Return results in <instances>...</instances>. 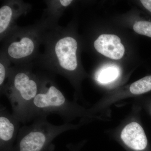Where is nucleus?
Wrapping results in <instances>:
<instances>
[{"instance_id":"obj_1","label":"nucleus","mask_w":151,"mask_h":151,"mask_svg":"<svg viewBox=\"0 0 151 151\" xmlns=\"http://www.w3.org/2000/svg\"><path fill=\"white\" fill-rule=\"evenodd\" d=\"M25 68L10 70L7 80L1 92L7 97L12 114L21 123L26 124V115L30 105L37 95L44 80Z\"/></svg>"},{"instance_id":"obj_2","label":"nucleus","mask_w":151,"mask_h":151,"mask_svg":"<svg viewBox=\"0 0 151 151\" xmlns=\"http://www.w3.org/2000/svg\"><path fill=\"white\" fill-rule=\"evenodd\" d=\"M53 114L59 115L64 123H68L76 115V107L66 99L52 79L45 77L40 90L28 109L26 123Z\"/></svg>"},{"instance_id":"obj_3","label":"nucleus","mask_w":151,"mask_h":151,"mask_svg":"<svg viewBox=\"0 0 151 151\" xmlns=\"http://www.w3.org/2000/svg\"><path fill=\"white\" fill-rule=\"evenodd\" d=\"M73 127L68 123L54 125L48 122L47 117H37L30 125L20 127L12 151H52L54 139Z\"/></svg>"},{"instance_id":"obj_4","label":"nucleus","mask_w":151,"mask_h":151,"mask_svg":"<svg viewBox=\"0 0 151 151\" xmlns=\"http://www.w3.org/2000/svg\"><path fill=\"white\" fill-rule=\"evenodd\" d=\"M55 35L47 52L51 63L55 65L51 70L70 78V73L78 66V43L74 38L65 32L58 33Z\"/></svg>"},{"instance_id":"obj_5","label":"nucleus","mask_w":151,"mask_h":151,"mask_svg":"<svg viewBox=\"0 0 151 151\" xmlns=\"http://www.w3.org/2000/svg\"><path fill=\"white\" fill-rule=\"evenodd\" d=\"M34 32H26L14 36L5 48L6 55L11 60L22 61L29 59L35 54L39 36Z\"/></svg>"},{"instance_id":"obj_6","label":"nucleus","mask_w":151,"mask_h":151,"mask_svg":"<svg viewBox=\"0 0 151 151\" xmlns=\"http://www.w3.org/2000/svg\"><path fill=\"white\" fill-rule=\"evenodd\" d=\"M20 122L3 105L0 107L1 151H12L20 129Z\"/></svg>"},{"instance_id":"obj_7","label":"nucleus","mask_w":151,"mask_h":151,"mask_svg":"<svg viewBox=\"0 0 151 151\" xmlns=\"http://www.w3.org/2000/svg\"><path fill=\"white\" fill-rule=\"evenodd\" d=\"M94 46L99 53L111 59L119 60L124 56L125 48L119 37L103 34L94 41Z\"/></svg>"},{"instance_id":"obj_8","label":"nucleus","mask_w":151,"mask_h":151,"mask_svg":"<svg viewBox=\"0 0 151 151\" xmlns=\"http://www.w3.org/2000/svg\"><path fill=\"white\" fill-rule=\"evenodd\" d=\"M121 137L127 145L135 150H142L147 145V139L144 129L136 122H132L124 127Z\"/></svg>"},{"instance_id":"obj_9","label":"nucleus","mask_w":151,"mask_h":151,"mask_svg":"<svg viewBox=\"0 0 151 151\" xmlns=\"http://www.w3.org/2000/svg\"><path fill=\"white\" fill-rule=\"evenodd\" d=\"M18 15L13 4H5L0 8V34L1 36L5 35L10 28L15 18Z\"/></svg>"},{"instance_id":"obj_10","label":"nucleus","mask_w":151,"mask_h":151,"mask_svg":"<svg viewBox=\"0 0 151 151\" xmlns=\"http://www.w3.org/2000/svg\"><path fill=\"white\" fill-rule=\"evenodd\" d=\"M120 74L119 66L113 64L104 65L97 70L95 78L101 84H107L116 80Z\"/></svg>"},{"instance_id":"obj_11","label":"nucleus","mask_w":151,"mask_h":151,"mask_svg":"<svg viewBox=\"0 0 151 151\" xmlns=\"http://www.w3.org/2000/svg\"><path fill=\"white\" fill-rule=\"evenodd\" d=\"M151 90V76H145L134 82L130 87L132 94H141Z\"/></svg>"},{"instance_id":"obj_12","label":"nucleus","mask_w":151,"mask_h":151,"mask_svg":"<svg viewBox=\"0 0 151 151\" xmlns=\"http://www.w3.org/2000/svg\"><path fill=\"white\" fill-rule=\"evenodd\" d=\"M136 32L151 37V22L139 21L135 23L133 27Z\"/></svg>"},{"instance_id":"obj_13","label":"nucleus","mask_w":151,"mask_h":151,"mask_svg":"<svg viewBox=\"0 0 151 151\" xmlns=\"http://www.w3.org/2000/svg\"><path fill=\"white\" fill-rule=\"evenodd\" d=\"M3 60L1 59L0 63V86H1V92L4 89L5 86L6 80L9 73L10 70H9L7 66H6L5 63H4Z\"/></svg>"},{"instance_id":"obj_14","label":"nucleus","mask_w":151,"mask_h":151,"mask_svg":"<svg viewBox=\"0 0 151 151\" xmlns=\"http://www.w3.org/2000/svg\"><path fill=\"white\" fill-rule=\"evenodd\" d=\"M140 1L143 6L151 13V0H142Z\"/></svg>"},{"instance_id":"obj_15","label":"nucleus","mask_w":151,"mask_h":151,"mask_svg":"<svg viewBox=\"0 0 151 151\" xmlns=\"http://www.w3.org/2000/svg\"><path fill=\"white\" fill-rule=\"evenodd\" d=\"M59 1L61 6L65 8L70 5L73 1L71 0H60Z\"/></svg>"}]
</instances>
